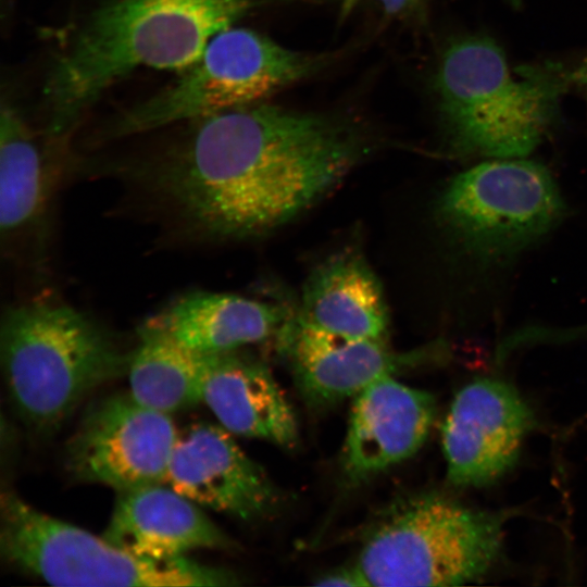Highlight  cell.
<instances>
[{"mask_svg":"<svg viewBox=\"0 0 587 587\" xmlns=\"http://www.w3.org/2000/svg\"><path fill=\"white\" fill-rule=\"evenodd\" d=\"M178 125L126 171L198 239H245L285 224L370 148L350 118L262 102Z\"/></svg>","mask_w":587,"mask_h":587,"instance_id":"6da1fadb","label":"cell"},{"mask_svg":"<svg viewBox=\"0 0 587 587\" xmlns=\"http://www.w3.org/2000/svg\"><path fill=\"white\" fill-rule=\"evenodd\" d=\"M328 0H105L73 29L43 85L45 134L68 138L103 93L139 68L191 65L221 32L258 10Z\"/></svg>","mask_w":587,"mask_h":587,"instance_id":"7a4b0ae2","label":"cell"},{"mask_svg":"<svg viewBox=\"0 0 587 587\" xmlns=\"http://www.w3.org/2000/svg\"><path fill=\"white\" fill-rule=\"evenodd\" d=\"M557 65L511 71L491 38L469 35L448 43L433 79L449 149L459 155L525 158L545 139L569 88Z\"/></svg>","mask_w":587,"mask_h":587,"instance_id":"3957f363","label":"cell"},{"mask_svg":"<svg viewBox=\"0 0 587 587\" xmlns=\"http://www.w3.org/2000/svg\"><path fill=\"white\" fill-rule=\"evenodd\" d=\"M0 353L10 398L38 433L55 430L95 388L127 373L130 353L80 311L29 302L2 315Z\"/></svg>","mask_w":587,"mask_h":587,"instance_id":"277c9868","label":"cell"},{"mask_svg":"<svg viewBox=\"0 0 587 587\" xmlns=\"http://www.w3.org/2000/svg\"><path fill=\"white\" fill-rule=\"evenodd\" d=\"M512 511H486L437 492L395 502L357 557L369 586H459L499 561Z\"/></svg>","mask_w":587,"mask_h":587,"instance_id":"5b68a950","label":"cell"},{"mask_svg":"<svg viewBox=\"0 0 587 587\" xmlns=\"http://www.w3.org/2000/svg\"><path fill=\"white\" fill-rule=\"evenodd\" d=\"M332 57L295 51L254 30L229 27L171 84L112 117L103 139L163 127L262 102L322 68Z\"/></svg>","mask_w":587,"mask_h":587,"instance_id":"8992f818","label":"cell"},{"mask_svg":"<svg viewBox=\"0 0 587 587\" xmlns=\"http://www.w3.org/2000/svg\"><path fill=\"white\" fill-rule=\"evenodd\" d=\"M565 215V203L541 164L496 159L453 177L437 217L478 275L499 271L536 246Z\"/></svg>","mask_w":587,"mask_h":587,"instance_id":"52a82bcc","label":"cell"},{"mask_svg":"<svg viewBox=\"0 0 587 587\" xmlns=\"http://www.w3.org/2000/svg\"><path fill=\"white\" fill-rule=\"evenodd\" d=\"M0 552L16 569L54 586H234L233 573L186 557L154 560L128 553L3 491Z\"/></svg>","mask_w":587,"mask_h":587,"instance_id":"ba28073f","label":"cell"},{"mask_svg":"<svg viewBox=\"0 0 587 587\" xmlns=\"http://www.w3.org/2000/svg\"><path fill=\"white\" fill-rule=\"evenodd\" d=\"M178 432L170 414L138 403L130 394L100 400L84 414L65 449L78 480L117 492L164 484Z\"/></svg>","mask_w":587,"mask_h":587,"instance_id":"9c48e42d","label":"cell"},{"mask_svg":"<svg viewBox=\"0 0 587 587\" xmlns=\"http://www.w3.org/2000/svg\"><path fill=\"white\" fill-rule=\"evenodd\" d=\"M302 401L313 411L329 409L357 396L376 379L441 359L444 344L409 352L387 341L345 337L316 328L297 314L276 335Z\"/></svg>","mask_w":587,"mask_h":587,"instance_id":"30bf717a","label":"cell"},{"mask_svg":"<svg viewBox=\"0 0 587 587\" xmlns=\"http://www.w3.org/2000/svg\"><path fill=\"white\" fill-rule=\"evenodd\" d=\"M532 409L510 384L478 378L455 395L441 427L447 478L455 487H485L516 464L536 427Z\"/></svg>","mask_w":587,"mask_h":587,"instance_id":"8fae6325","label":"cell"},{"mask_svg":"<svg viewBox=\"0 0 587 587\" xmlns=\"http://www.w3.org/2000/svg\"><path fill=\"white\" fill-rule=\"evenodd\" d=\"M164 484L216 512L243 521L275 513L282 492L222 425L197 423L178 433Z\"/></svg>","mask_w":587,"mask_h":587,"instance_id":"7c38bea8","label":"cell"},{"mask_svg":"<svg viewBox=\"0 0 587 587\" xmlns=\"http://www.w3.org/2000/svg\"><path fill=\"white\" fill-rule=\"evenodd\" d=\"M436 414L435 398L383 376L354 396L341 453L349 483L360 484L414 455Z\"/></svg>","mask_w":587,"mask_h":587,"instance_id":"4fadbf2b","label":"cell"},{"mask_svg":"<svg viewBox=\"0 0 587 587\" xmlns=\"http://www.w3.org/2000/svg\"><path fill=\"white\" fill-rule=\"evenodd\" d=\"M103 537L137 557L167 560L195 549H232L236 545L198 504L166 484L117 492Z\"/></svg>","mask_w":587,"mask_h":587,"instance_id":"5bb4252c","label":"cell"},{"mask_svg":"<svg viewBox=\"0 0 587 587\" xmlns=\"http://www.w3.org/2000/svg\"><path fill=\"white\" fill-rule=\"evenodd\" d=\"M203 402L221 425L238 436L295 448V411L270 369L237 350L210 354Z\"/></svg>","mask_w":587,"mask_h":587,"instance_id":"9a60e30c","label":"cell"},{"mask_svg":"<svg viewBox=\"0 0 587 587\" xmlns=\"http://www.w3.org/2000/svg\"><path fill=\"white\" fill-rule=\"evenodd\" d=\"M297 315L325 332L387 341L389 314L379 279L354 249L314 267L304 283Z\"/></svg>","mask_w":587,"mask_h":587,"instance_id":"2e32d148","label":"cell"},{"mask_svg":"<svg viewBox=\"0 0 587 587\" xmlns=\"http://www.w3.org/2000/svg\"><path fill=\"white\" fill-rule=\"evenodd\" d=\"M290 315L277 304L198 291L176 299L146 323L191 351L214 354L276 336Z\"/></svg>","mask_w":587,"mask_h":587,"instance_id":"e0dca14e","label":"cell"},{"mask_svg":"<svg viewBox=\"0 0 587 587\" xmlns=\"http://www.w3.org/2000/svg\"><path fill=\"white\" fill-rule=\"evenodd\" d=\"M53 174L43 147L21 110L2 100L0 114V229L2 238L27 230L43 214Z\"/></svg>","mask_w":587,"mask_h":587,"instance_id":"ac0fdd59","label":"cell"},{"mask_svg":"<svg viewBox=\"0 0 587 587\" xmlns=\"http://www.w3.org/2000/svg\"><path fill=\"white\" fill-rule=\"evenodd\" d=\"M209 357L145 323L130 353L129 394L138 403L166 414L203 402Z\"/></svg>","mask_w":587,"mask_h":587,"instance_id":"d6986e66","label":"cell"},{"mask_svg":"<svg viewBox=\"0 0 587 587\" xmlns=\"http://www.w3.org/2000/svg\"><path fill=\"white\" fill-rule=\"evenodd\" d=\"M320 586H345L365 587L369 586L355 562L339 566L317 578L314 583Z\"/></svg>","mask_w":587,"mask_h":587,"instance_id":"ffe728a7","label":"cell"},{"mask_svg":"<svg viewBox=\"0 0 587 587\" xmlns=\"http://www.w3.org/2000/svg\"><path fill=\"white\" fill-rule=\"evenodd\" d=\"M385 13L398 18L417 17L423 13L427 0H377Z\"/></svg>","mask_w":587,"mask_h":587,"instance_id":"44dd1931","label":"cell"},{"mask_svg":"<svg viewBox=\"0 0 587 587\" xmlns=\"http://www.w3.org/2000/svg\"><path fill=\"white\" fill-rule=\"evenodd\" d=\"M566 78L570 85H574L587 93V58L573 70L566 71Z\"/></svg>","mask_w":587,"mask_h":587,"instance_id":"7402d4cb","label":"cell"},{"mask_svg":"<svg viewBox=\"0 0 587 587\" xmlns=\"http://www.w3.org/2000/svg\"><path fill=\"white\" fill-rule=\"evenodd\" d=\"M560 336L564 341L574 340L576 338L587 336V324L570 328H561Z\"/></svg>","mask_w":587,"mask_h":587,"instance_id":"603a6c76","label":"cell"}]
</instances>
